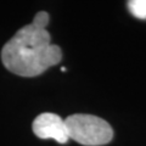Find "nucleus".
I'll return each mask as SVG.
<instances>
[{"mask_svg": "<svg viewBox=\"0 0 146 146\" xmlns=\"http://www.w3.org/2000/svg\"><path fill=\"white\" fill-rule=\"evenodd\" d=\"M131 15L140 20H146V0H131L128 3Z\"/></svg>", "mask_w": 146, "mask_h": 146, "instance_id": "nucleus-4", "label": "nucleus"}, {"mask_svg": "<svg viewBox=\"0 0 146 146\" xmlns=\"http://www.w3.org/2000/svg\"><path fill=\"white\" fill-rule=\"evenodd\" d=\"M49 21V13L38 12L32 23L17 31L4 45L1 61L7 71L21 77H36L61 61V49L51 44L46 31Z\"/></svg>", "mask_w": 146, "mask_h": 146, "instance_id": "nucleus-1", "label": "nucleus"}, {"mask_svg": "<svg viewBox=\"0 0 146 146\" xmlns=\"http://www.w3.org/2000/svg\"><path fill=\"white\" fill-rule=\"evenodd\" d=\"M68 138L85 146L106 145L113 138L108 123L98 116L77 113L65 119Z\"/></svg>", "mask_w": 146, "mask_h": 146, "instance_id": "nucleus-2", "label": "nucleus"}, {"mask_svg": "<svg viewBox=\"0 0 146 146\" xmlns=\"http://www.w3.org/2000/svg\"><path fill=\"white\" fill-rule=\"evenodd\" d=\"M33 133L39 139H52L60 144H66L68 138L65 119L55 113L45 112L39 115L33 122Z\"/></svg>", "mask_w": 146, "mask_h": 146, "instance_id": "nucleus-3", "label": "nucleus"}]
</instances>
